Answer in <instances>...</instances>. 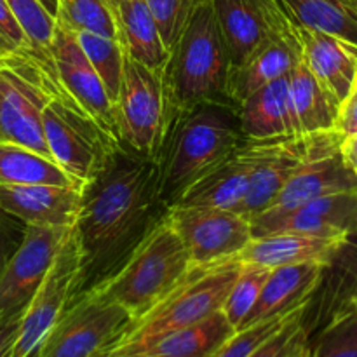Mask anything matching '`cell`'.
<instances>
[{
    "instance_id": "obj_34",
    "label": "cell",
    "mask_w": 357,
    "mask_h": 357,
    "mask_svg": "<svg viewBox=\"0 0 357 357\" xmlns=\"http://www.w3.org/2000/svg\"><path fill=\"white\" fill-rule=\"evenodd\" d=\"M268 272H271V268L243 264L239 275L234 281L232 288H230L229 295L222 305L223 316L232 324L234 330H239L243 321L246 319V316L255 307Z\"/></svg>"
},
{
    "instance_id": "obj_10",
    "label": "cell",
    "mask_w": 357,
    "mask_h": 357,
    "mask_svg": "<svg viewBox=\"0 0 357 357\" xmlns=\"http://www.w3.org/2000/svg\"><path fill=\"white\" fill-rule=\"evenodd\" d=\"M82 253L75 227L68 230L51 268L21 314L20 328L7 357H31L79 291Z\"/></svg>"
},
{
    "instance_id": "obj_51",
    "label": "cell",
    "mask_w": 357,
    "mask_h": 357,
    "mask_svg": "<svg viewBox=\"0 0 357 357\" xmlns=\"http://www.w3.org/2000/svg\"><path fill=\"white\" fill-rule=\"evenodd\" d=\"M356 86H357V82H356Z\"/></svg>"
},
{
    "instance_id": "obj_41",
    "label": "cell",
    "mask_w": 357,
    "mask_h": 357,
    "mask_svg": "<svg viewBox=\"0 0 357 357\" xmlns=\"http://www.w3.org/2000/svg\"><path fill=\"white\" fill-rule=\"evenodd\" d=\"M340 152L345 164L357 174V135L344 136V138H342Z\"/></svg>"
},
{
    "instance_id": "obj_4",
    "label": "cell",
    "mask_w": 357,
    "mask_h": 357,
    "mask_svg": "<svg viewBox=\"0 0 357 357\" xmlns=\"http://www.w3.org/2000/svg\"><path fill=\"white\" fill-rule=\"evenodd\" d=\"M232 61L209 0L188 16L180 37L169 49L166 89L171 110H183L206 101H225Z\"/></svg>"
},
{
    "instance_id": "obj_22",
    "label": "cell",
    "mask_w": 357,
    "mask_h": 357,
    "mask_svg": "<svg viewBox=\"0 0 357 357\" xmlns=\"http://www.w3.org/2000/svg\"><path fill=\"white\" fill-rule=\"evenodd\" d=\"M328 268L330 267L323 264L284 265L271 268L257 303L239 330L265 319L284 316L296 307L314 300Z\"/></svg>"
},
{
    "instance_id": "obj_37",
    "label": "cell",
    "mask_w": 357,
    "mask_h": 357,
    "mask_svg": "<svg viewBox=\"0 0 357 357\" xmlns=\"http://www.w3.org/2000/svg\"><path fill=\"white\" fill-rule=\"evenodd\" d=\"M145 2L152 10L160 37L169 51L176 38L180 37L194 7L202 0H145Z\"/></svg>"
},
{
    "instance_id": "obj_5",
    "label": "cell",
    "mask_w": 357,
    "mask_h": 357,
    "mask_svg": "<svg viewBox=\"0 0 357 357\" xmlns=\"http://www.w3.org/2000/svg\"><path fill=\"white\" fill-rule=\"evenodd\" d=\"M42 79L47 91L42 126L51 159L82 190L93 183L121 150V142L91 117L61 86L52 59H42Z\"/></svg>"
},
{
    "instance_id": "obj_50",
    "label": "cell",
    "mask_w": 357,
    "mask_h": 357,
    "mask_svg": "<svg viewBox=\"0 0 357 357\" xmlns=\"http://www.w3.org/2000/svg\"><path fill=\"white\" fill-rule=\"evenodd\" d=\"M351 3H352V7H354V10L357 13V0H351Z\"/></svg>"
},
{
    "instance_id": "obj_23",
    "label": "cell",
    "mask_w": 357,
    "mask_h": 357,
    "mask_svg": "<svg viewBox=\"0 0 357 357\" xmlns=\"http://www.w3.org/2000/svg\"><path fill=\"white\" fill-rule=\"evenodd\" d=\"M300 63V44L296 33H272L248 54L239 65L232 66L229 79V98L239 105L255 91L289 75Z\"/></svg>"
},
{
    "instance_id": "obj_26",
    "label": "cell",
    "mask_w": 357,
    "mask_h": 357,
    "mask_svg": "<svg viewBox=\"0 0 357 357\" xmlns=\"http://www.w3.org/2000/svg\"><path fill=\"white\" fill-rule=\"evenodd\" d=\"M289 96L300 136L335 129L340 103L321 86L302 59L289 73Z\"/></svg>"
},
{
    "instance_id": "obj_20",
    "label": "cell",
    "mask_w": 357,
    "mask_h": 357,
    "mask_svg": "<svg viewBox=\"0 0 357 357\" xmlns=\"http://www.w3.org/2000/svg\"><path fill=\"white\" fill-rule=\"evenodd\" d=\"M349 239L321 237L300 232H272L253 237L239 253L244 265L275 268L284 265L323 264L331 267Z\"/></svg>"
},
{
    "instance_id": "obj_13",
    "label": "cell",
    "mask_w": 357,
    "mask_h": 357,
    "mask_svg": "<svg viewBox=\"0 0 357 357\" xmlns=\"http://www.w3.org/2000/svg\"><path fill=\"white\" fill-rule=\"evenodd\" d=\"M70 229L72 227L24 225L20 246L0 267V319L23 314Z\"/></svg>"
},
{
    "instance_id": "obj_6",
    "label": "cell",
    "mask_w": 357,
    "mask_h": 357,
    "mask_svg": "<svg viewBox=\"0 0 357 357\" xmlns=\"http://www.w3.org/2000/svg\"><path fill=\"white\" fill-rule=\"evenodd\" d=\"M192 267L187 250L164 215L128 257L93 288L138 319Z\"/></svg>"
},
{
    "instance_id": "obj_47",
    "label": "cell",
    "mask_w": 357,
    "mask_h": 357,
    "mask_svg": "<svg viewBox=\"0 0 357 357\" xmlns=\"http://www.w3.org/2000/svg\"><path fill=\"white\" fill-rule=\"evenodd\" d=\"M105 2H107L108 6H110L112 9H114V13H115V7L119 6V2H121V0H105Z\"/></svg>"
},
{
    "instance_id": "obj_17",
    "label": "cell",
    "mask_w": 357,
    "mask_h": 357,
    "mask_svg": "<svg viewBox=\"0 0 357 357\" xmlns=\"http://www.w3.org/2000/svg\"><path fill=\"white\" fill-rule=\"evenodd\" d=\"M258 152H260V139L243 138L229 155L223 157L218 164L197 178L180 195L174 206L236 211L248 192Z\"/></svg>"
},
{
    "instance_id": "obj_3",
    "label": "cell",
    "mask_w": 357,
    "mask_h": 357,
    "mask_svg": "<svg viewBox=\"0 0 357 357\" xmlns=\"http://www.w3.org/2000/svg\"><path fill=\"white\" fill-rule=\"evenodd\" d=\"M239 258L192 265L183 278L143 316L132 319L108 345L107 357H132L160 337L197 323L222 310L223 302L239 275Z\"/></svg>"
},
{
    "instance_id": "obj_36",
    "label": "cell",
    "mask_w": 357,
    "mask_h": 357,
    "mask_svg": "<svg viewBox=\"0 0 357 357\" xmlns=\"http://www.w3.org/2000/svg\"><path fill=\"white\" fill-rule=\"evenodd\" d=\"M312 302L314 300H310V302L296 307L295 310L284 314V316L272 317V319H265L261 321V323L251 324V326L243 328V330H237L232 337L227 338V340L223 342V344L209 357H250L261 344H264V342H267L275 331L281 330L282 324H284L293 314L298 312L302 307L309 305V303Z\"/></svg>"
},
{
    "instance_id": "obj_43",
    "label": "cell",
    "mask_w": 357,
    "mask_h": 357,
    "mask_svg": "<svg viewBox=\"0 0 357 357\" xmlns=\"http://www.w3.org/2000/svg\"><path fill=\"white\" fill-rule=\"evenodd\" d=\"M354 275H356L354 288H352V291H349V293H351L352 298H354V302L357 303V250H354Z\"/></svg>"
},
{
    "instance_id": "obj_1",
    "label": "cell",
    "mask_w": 357,
    "mask_h": 357,
    "mask_svg": "<svg viewBox=\"0 0 357 357\" xmlns=\"http://www.w3.org/2000/svg\"><path fill=\"white\" fill-rule=\"evenodd\" d=\"M166 213L157 164L121 146L103 173L82 188L73 225L82 253L77 295L110 274Z\"/></svg>"
},
{
    "instance_id": "obj_15",
    "label": "cell",
    "mask_w": 357,
    "mask_h": 357,
    "mask_svg": "<svg viewBox=\"0 0 357 357\" xmlns=\"http://www.w3.org/2000/svg\"><path fill=\"white\" fill-rule=\"evenodd\" d=\"M253 237L272 232H300L351 239L357 232V188L333 192L274 218L251 220Z\"/></svg>"
},
{
    "instance_id": "obj_45",
    "label": "cell",
    "mask_w": 357,
    "mask_h": 357,
    "mask_svg": "<svg viewBox=\"0 0 357 357\" xmlns=\"http://www.w3.org/2000/svg\"><path fill=\"white\" fill-rule=\"evenodd\" d=\"M347 246L352 248V250H357V232L347 241Z\"/></svg>"
},
{
    "instance_id": "obj_11",
    "label": "cell",
    "mask_w": 357,
    "mask_h": 357,
    "mask_svg": "<svg viewBox=\"0 0 357 357\" xmlns=\"http://www.w3.org/2000/svg\"><path fill=\"white\" fill-rule=\"evenodd\" d=\"M342 138L344 136L337 129L307 135L309 142L303 160L286 181L271 208L255 218H274L321 195L357 188V174L342 157Z\"/></svg>"
},
{
    "instance_id": "obj_24",
    "label": "cell",
    "mask_w": 357,
    "mask_h": 357,
    "mask_svg": "<svg viewBox=\"0 0 357 357\" xmlns=\"http://www.w3.org/2000/svg\"><path fill=\"white\" fill-rule=\"evenodd\" d=\"M244 138H286L300 136L289 96V75L267 84L237 105Z\"/></svg>"
},
{
    "instance_id": "obj_8",
    "label": "cell",
    "mask_w": 357,
    "mask_h": 357,
    "mask_svg": "<svg viewBox=\"0 0 357 357\" xmlns=\"http://www.w3.org/2000/svg\"><path fill=\"white\" fill-rule=\"evenodd\" d=\"M47 98L38 56L26 49L0 58V142L23 145L51 159L42 126Z\"/></svg>"
},
{
    "instance_id": "obj_40",
    "label": "cell",
    "mask_w": 357,
    "mask_h": 357,
    "mask_svg": "<svg viewBox=\"0 0 357 357\" xmlns=\"http://www.w3.org/2000/svg\"><path fill=\"white\" fill-rule=\"evenodd\" d=\"M20 321L21 314L20 316L0 319V357L9 356V349L13 345L14 337H16L17 328H20Z\"/></svg>"
},
{
    "instance_id": "obj_30",
    "label": "cell",
    "mask_w": 357,
    "mask_h": 357,
    "mask_svg": "<svg viewBox=\"0 0 357 357\" xmlns=\"http://www.w3.org/2000/svg\"><path fill=\"white\" fill-rule=\"evenodd\" d=\"M312 357H357V303L351 293L331 309L330 316L310 340Z\"/></svg>"
},
{
    "instance_id": "obj_29",
    "label": "cell",
    "mask_w": 357,
    "mask_h": 357,
    "mask_svg": "<svg viewBox=\"0 0 357 357\" xmlns=\"http://www.w3.org/2000/svg\"><path fill=\"white\" fill-rule=\"evenodd\" d=\"M0 185L77 187L75 181L54 160L9 142H0Z\"/></svg>"
},
{
    "instance_id": "obj_46",
    "label": "cell",
    "mask_w": 357,
    "mask_h": 357,
    "mask_svg": "<svg viewBox=\"0 0 357 357\" xmlns=\"http://www.w3.org/2000/svg\"><path fill=\"white\" fill-rule=\"evenodd\" d=\"M296 357H312V354H310V342H309V345H307V347L303 349V351L300 352V354Z\"/></svg>"
},
{
    "instance_id": "obj_35",
    "label": "cell",
    "mask_w": 357,
    "mask_h": 357,
    "mask_svg": "<svg viewBox=\"0 0 357 357\" xmlns=\"http://www.w3.org/2000/svg\"><path fill=\"white\" fill-rule=\"evenodd\" d=\"M312 303L302 307L293 314L279 331L260 345L250 357H296L310 342V330L307 326V312Z\"/></svg>"
},
{
    "instance_id": "obj_9",
    "label": "cell",
    "mask_w": 357,
    "mask_h": 357,
    "mask_svg": "<svg viewBox=\"0 0 357 357\" xmlns=\"http://www.w3.org/2000/svg\"><path fill=\"white\" fill-rule=\"evenodd\" d=\"M131 316L94 289L70 302L33 357H93L128 328Z\"/></svg>"
},
{
    "instance_id": "obj_14",
    "label": "cell",
    "mask_w": 357,
    "mask_h": 357,
    "mask_svg": "<svg viewBox=\"0 0 357 357\" xmlns=\"http://www.w3.org/2000/svg\"><path fill=\"white\" fill-rule=\"evenodd\" d=\"M232 66L239 65L268 35L295 33L279 0H209Z\"/></svg>"
},
{
    "instance_id": "obj_25",
    "label": "cell",
    "mask_w": 357,
    "mask_h": 357,
    "mask_svg": "<svg viewBox=\"0 0 357 357\" xmlns=\"http://www.w3.org/2000/svg\"><path fill=\"white\" fill-rule=\"evenodd\" d=\"M115 20L126 56L149 68L166 66L169 51L145 0H121L115 7Z\"/></svg>"
},
{
    "instance_id": "obj_19",
    "label": "cell",
    "mask_w": 357,
    "mask_h": 357,
    "mask_svg": "<svg viewBox=\"0 0 357 357\" xmlns=\"http://www.w3.org/2000/svg\"><path fill=\"white\" fill-rule=\"evenodd\" d=\"M300 59L342 105L357 82V45L324 31L295 26Z\"/></svg>"
},
{
    "instance_id": "obj_7",
    "label": "cell",
    "mask_w": 357,
    "mask_h": 357,
    "mask_svg": "<svg viewBox=\"0 0 357 357\" xmlns=\"http://www.w3.org/2000/svg\"><path fill=\"white\" fill-rule=\"evenodd\" d=\"M164 68H149L126 56L121 89L114 103L121 145L153 162L159 157L171 114Z\"/></svg>"
},
{
    "instance_id": "obj_32",
    "label": "cell",
    "mask_w": 357,
    "mask_h": 357,
    "mask_svg": "<svg viewBox=\"0 0 357 357\" xmlns=\"http://www.w3.org/2000/svg\"><path fill=\"white\" fill-rule=\"evenodd\" d=\"M56 21L73 33L89 31L119 38L115 13L105 0H59Z\"/></svg>"
},
{
    "instance_id": "obj_44",
    "label": "cell",
    "mask_w": 357,
    "mask_h": 357,
    "mask_svg": "<svg viewBox=\"0 0 357 357\" xmlns=\"http://www.w3.org/2000/svg\"><path fill=\"white\" fill-rule=\"evenodd\" d=\"M6 253H3V232L2 229H0V267H2V264L6 261Z\"/></svg>"
},
{
    "instance_id": "obj_42",
    "label": "cell",
    "mask_w": 357,
    "mask_h": 357,
    "mask_svg": "<svg viewBox=\"0 0 357 357\" xmlns=\"http://www.w3.org/2000/svg\"><path fill=\"white\" fill-rule=\"evenodd\" d=\"M38 2H40L42 6H44L45 9H47L49 13H51L52 16L56 17V13H58V2H59V0H38Z\"/></svg>"
},
{
    "instance_id": "obj_33",
    "label": "cell",
    "mask_w": 357,
    "mask_h": 357,
    "mask_svg": "<svg viewBox=\"0 0 357 357\" xmlns=\"http://www.w3.org/2000/svg\"><path fill=\"white\" fill-rule=\"evenodd\" d=\"M28 40V51L40 58H52L51 44L56 17L38 0H6Z\"/></svg>"
},
{
    "instance_id": "obj_12",
    "label": "cell",
    "mask_w": 357,
    "mask_h": 357,
    "mask_svg": "<svg viewBox=\"0 0 357 357\" xmlns=\"http://www.w3.org/2000/svg\"><path fill=\"white\" fill-rule=\"evenodd\" d=\"M166 216L180 236L192 265L237 258L253 239L250 220L232 209L173 206Z\"/></svg>"
},
{
    "instance_id": "obj_28",
    "label": "cell",
    "mask_w": 357,
    "mask_h": 357,
    "mask_svg": "<svg viewBox=\"0 0 357 357\" xmlns=\"http://www.w3.org/2000/svg\"><path fill=\"white\" fill-rule=\"evenodd\" d=\"M295 26L312 28L357 45V13L351 0H279Z\"/></svg>"
},
{
    "instance_id": "obj_18",
    "label": "cell",
    "mask_w": 357,
    "mask_h": 357,
    "mask_svg": "<svg viewBox=\"0 0 357 357\" xmlns=\"http://www.w3.org/2000/svg\"><path fill=\"white\" fill-rule=\"evenodd\" d=\"M307 135L260 139V152L251 173L248 192L236 209L248 220L272 206L307 152Z\"/></svg>"
},
{
    "instance_id": "obj_27",
    "label": "cell",
    "mask_w": 357,
    "mask_h": 357,
    "mask_svg": "<svg viewBox=\"0 0 357 357\" xmlns=\"http://www.w3.org/2000/svg\"><path fill=\"white\" fill-rule=\"evenodd\" d=\"M236 333L222 310L185 326L181 330L160 337L146 345L139 354H157L167 357H209L227 338ZM136 354V356H139ZM135 357V356H132Z\"/></svg>"
},
{
    "instance_id": "obj_48",
    "label": "cell",
    "mask_w": 357,
    "mask_h": 357,
    "mask_svg": "<svg viewBox=\"0 0 357 357\" xmlns=\"http://www.w3.org/2000/svg\"><path fill=\"white\" fill-rule=\"evenodd\" d=\"M135 357H167V356H157V354H139V356H135Z\"/></svg>"
},
{
    "instance_id": "obj_38",
    "label": "cell",
    "mask_w": 357,
    "mask_h": 357,
    "mask_svg": "<svg viewBox=\"0 0 357 357\" xmlns=\"http://www.w3.org/2000/svg\"><path fill=\"white\" fill-rule=\"evenodd\" d=\"M28 40L10 13L6 0H0V58L26 51Z\"/></svg>"
},
{
    "instance_id": "obj_21",
    "label": "cell",
    "mask_w": 357,
    "mask_h": 357,
    "mask_svg": "<svg viewBox=\"0 0 357 357\" xmlns=\"http://www.w3.org/2000/svg\"><path fill=\"white\" fill-rule=\"evenodd\" d=\"M82 190L59 185H0V211L24 225L73 227Z\"/></svg>"
},
{
    "instance_id": "obj_49",
    "label": "cell",
    "mask_w": 357,
    "mask_h": 357,
    "mask_svg": "<svg viewBox=\"0 0 357 357\" xmlns=\"http://www.w3.org/2000/svg\"><path fill=\"white\" fill-rule=\"evenodd\" d=\"M93 357H107V351H101V352H98L96 356H93Z\"/></svg>"
},
{
    "instance_id": "obj_39",
    "label": "cell",
    "mask_w": 357,
    "mask_h": 357,
    "mask_svg": "<svg viewBox=\"0 0 357 357\" xmlns=\"http://www.w3.org/2000/svg\"><path fill=\"white\" fill-rule=\"evenodd\" d=\"M342 136L357 135V86L352 89V93L342 101L338 108L337 126H335Z\"/></svg>"
},
{
    "instance_id": "obj_2",
    "label": "cell",
    "mask_w": 357,
    "mask_h": 357,
    "mask_svg": "<svg viewBox=\"0 0 357 357\" xmlns=\"http://www.w3.org/2000/svg\"><path fill=\"white\" fill-rule=\"evenodd\" d=\"M243 138L234 103L206 101L171 110L155 162L164 206H174L197 178L229 155Z\"/></svg>"
},
{
    "instance_id": "obj_16",
    "label": "cell",
    "mask_w": 357,
    "mask_h": 357,
    "mask_svg": "<svg viewBox=\"0 0 357 357\" xmlns=\"http://www.w3.org/2000/svg\"><path fill=\"white\" fill-rule=\"evenodd\" d=\"M51 54L56 75L61 86L91 117L96 119L107 131H110L119 139L114 105L107 96L100 77L84 54L75 35L58 21H56L54 35H52Z\"/></svg>"
},
{
    "instance_id": "obj_31",
    "label": "cell",
    "mask_w": 357,
    "mask_h": 357,
    "mask_svg": "<svg viewBox=\"0 0 357 357\" xmlns=\"http://www.w3.org/2000/svg\"><path fill=\"white\" fill-rule=\"evenodd\" d=\"M73 33V31H72ZM77 42L82 47L84 54L89 59L91 66L100 77L107 96L110 98L112 105L117 100L119 89H121L122 73H124L126 52L119 38L101 37V35L89 33V31H79L73 33Z\"/></svg>"
}]
</instances>
